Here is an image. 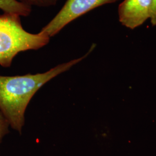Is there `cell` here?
<instances>
[{"label": "cell", "mask_w": 156, "mask_h": 156, "mask_svg": "<svg viewBox=\"0 0 156 156\" xmlns=\"http://www.w3.org/2000/svg\"><path fill=\"white\" fill-rule=\"evenodd\" d=\"M119 0H67L55 17L40 33L51 38L58 33L69 23L95 8Z\"/></svg>", "instance_id": "3957f363"}, {"label": "cell", "mask_w": 156, "mask_h": 156, "mask_svg": "<svg viewBox=\"0 0 156 156\" xmlns=\"http://www.w3.org/2000/svg\"><path fill=\"white\" fill-rule=\"evenodd\" d=\"M20 17L8 13L0 16V65L2 67H10L19 53L39 49L50 41V38L44 34L26 31Z\"/></svg>", "instance_id": "7a4b0ae2"}, {"label": "cell", "mask_w": 156, "mask_h": 156, "mask_svg": "<svg viewBox=\"0 0 156 156\" xmlns=\"http://www.w3.org/2000/svg\"><path fill=\"white\" fill-rule=\"evenodd\" d=\"M79 58L61 64L45 73L21 76H0V110L15 130L22 133L24 113L34 95L51 79L69 70L83 60L93 50Z\"/></svg>", "instance_id": "6da1fadb"}, {"label": "cell", "mask_w": 156, "mask_h": 156, "mask_svg": "<svg viewBox=\"0 0 156 156\" xmlns=\"http://www.w3.org/2000/svg\"><path fill=\"white\" fill-rule=\"evenodd\" d=\"M151 0H124L119 6V20L127 28L134 30L151 17Z\"/></svg>", "instance_id": "277c9868"}, {"label": "cell", "mask_w": 156, "mask_h": 156, "mask_svg": "<svg viewBox=\"0 0 156 156\" xmlns=\"http://www.w3.org/2000/svg\"><path fill=\"white\" fill-rule=\"evenodd\" d=\"M10 126L8 120L0 110V144L4 136L8 133V128Z\"/></svg>", "instance_id": "52a82bcc"}, {"label": "cell", "mask_w": 156, "mask_h": 156, "mask_svg": "<svg viewBox=\"0 0 156 156\" xmlns=\"http://www.w3.org/2000/svg\"><path fill=\"white\" fill-rule=\"evenodd\" d=\"M0 9L4 13L27 16L31 12V6L19 0H0Z\"/></svg>", "instance_id": "5b68a950"}, {"label": "cell", "mask_w": 156, "mask_h": 156, "mask_svg": "<svg viewBox=\"0 0 156 156\" xmlns=\"http://www.w3.org/2000/svg\"><path fill=\"white\" fill-rule=\"evenodd\" d=\"M151 24L153 26H156V0H151Z\"/></svg>", "instance_id": "ba28073f"}, {"label": "cell", "mask_w": 156, "mask_h": 156, "mask_svg": "<svg viewBox=\"0 0 156 156\" xmlns=\"http://www.w3.org/2000/svg\"><path fill=\"white\" fill-rule=\"evenodd\" d=\"M28 5L48 7L55 5L58 0H19Z\"/></svg>", "instance_id": "8992f818"}]
</instances>
